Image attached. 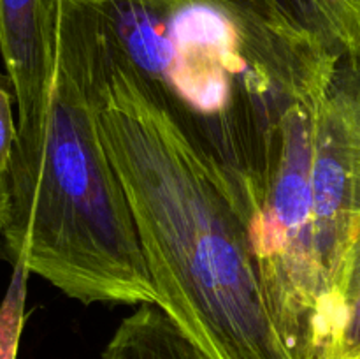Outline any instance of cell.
Masks as SVG:
<instances>
[{"label": "cell", "mask_w": 360, "mask_h": 359, "mask_svg": "<svg viewBox=\"0 0 360 359\" xmlns=\"http://www.w3.org/2000/svg\"><path fill=\"white\" fill-rule=\"evenodd\" d=\"M98 132L125 189L158 306L210 359H301L278 327L250 225L217 164L74 0Z\"/></svg>", "instance_id": "cell-1"}, {"label": "cell", "mask_w": 360, "mask_h": 359, "mask_svg": "<svg viewBox=\"0 0 360 359\" xmlns=\"http://www.w3.org/2000/svg\"><path fill=\"white\" fill-rule=\"evenodd\" d=\"M252 222L288 111L319 106L340 58L269 0H81Z\"/></svg>", "instance_id": "cell-2"}, {"label": "cell", "mask_w": 360, "mask_h": 359, "mask_svg": "<svg viewBox=\"0 0 360 359\" xmlns=\"http://www.w3.org/2000/svg\"><path fill=\"white\" fill-rule=\"evenodd\" d=\"M49 90L37 160L11 187L2 253L69 298L157 305L125 189L98 132L90 53L74 0H46Z\"/></svg>", "instance_id": "cell-3"}, {"label": "cell", "mask_w": 360, "mask_h": 359, "mask_svg": "<svg viewBox=\"0 0 360 359\" xmlns=\"http://www.w3.org/2000/svg\"><path fill=\"white\" fill-rule=\"evenodd\" d=\"M319 106H295L285 116L262 199L250 222L267 305L301 359H319L323 299L311 189Z\"/></svg>", "instance_id": "cell-4"}, {"label": "cell", "mask_w": 360, "mask_h": 359, "mask_svg": "<svg viewBox=\"0 0 360 359\" xmlns=\"http://www.w3.org/2000/svg\"><path fill=\"white\" fill-rule=\"evenodd\" d=\"M311 189L322 278V333L330 299L360 229V56L340 58L320 101Z\"/></svg>", "instance_id": "cell-5"}, {"label": "cell", "mask_w": 360, "mask_h": 359, "mask_svg": "<svg viewBox=\"0 0 360 359\" xmlns=\"http://www.w3.org/2000/svg\"><path fill=\"white\" fill-rule=\"evenodd\" d=\"M0 53L18 106V141L9 171V185H16L37 160L48 111L46 0H0Z\"/></svg>", "instance_id": "cell-6"}, {"label": "cell", "mask_w": 360, "mask_h": 359, "mask_svg": "<svg viewBox=\"0 0 360 359\" xmlns=\"http://www.w3.org/2000/svg\"><path fill=\"white\" fill-rule=\"evenodd\" d=\"M102 359H210L157 305H139L120 322Z\"/></svg>", "instance_id": "cell-7"}, {"label": "cell", "mask_w": 360, "mask_h": 359, "mask_svg": "<svg viewBox=\"0 0 360 359\" xmlns=\"http://www.w3.org/2000/svg\"><path fill=\"white\" fill-rule=\"evenodd\" d=\"M278 13L338 58L360 56V0H269Z\"/></svg>", "instance_id": "cell-8"}, {"label": "cell", "mask_w": 360, "mask_h": 359, "mask_svg": "<svg viewBox=\"0 0 360 359\" xmlns=\"http://www.w3.org/2000/svg\"><path fill=\"white\" fill-rule=\"evenodd\" d=\"M319 359H360V229L323 319Z\"/></svg>", "instance_id": "cell-9"}, {"label": "cell", "mask_w": 360, "mask_h": 359, "mask_svg": "<svg viewBox=\"0 0 360 359\" xmlns=\"http://www.w3.org/2000/svg\"><path fill=\"white\" fill-rule=\"evenodd\" d=\"M28 275L30 271L23 264H14L6 296L0 301V359H18L21 331L25 326Z\"/></svg>", "instance_id": "cell-10"}, {"label": "cell", "mask_w": 360, "mask_h": 359, "mask_svg": "<svg viewBox=\"0 0 360 359\" xmlns=\"http://www.w3.org/2000/svg\"><path fill=\"white\" fill-rule=\"evenodd\" d=\"M13 102H16L13 83L7 74H0V178L7 180L18 141V122H14Z\"/></svg>", "instance_id": "cell-11"}, {"label": "cell", "mask_w": 360, "mask_h": 359, "mask_svg": "<svg viewBox=\"0 0 360 359\" xmlns=\"http://www.w3.org/2000/svg\"><path fill=\"white\" fill-rule=\"evenodd\" d=\"M11 215V189L9 180L0 178V232L9 222Z\"/></svg>", "instance_id": "cell-12"}]
</instances>
